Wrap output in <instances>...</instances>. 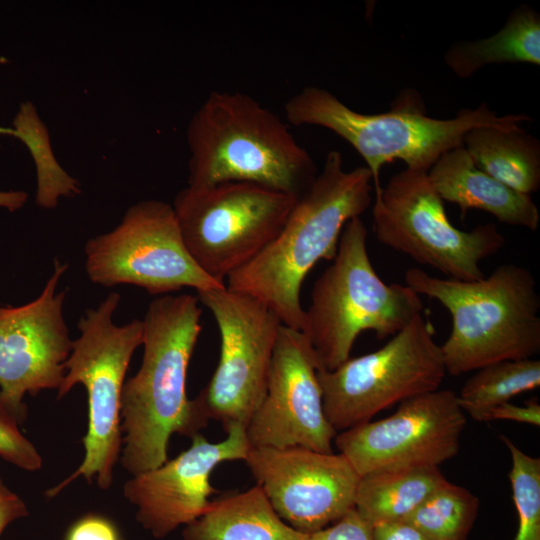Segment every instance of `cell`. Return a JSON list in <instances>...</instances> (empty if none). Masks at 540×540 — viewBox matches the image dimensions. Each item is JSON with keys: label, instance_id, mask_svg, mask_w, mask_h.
I'll return each mask as SVG.
<instances>
[{"label": "cell", "instance_id": "32", "mask_svg": "<svg viewBox=\"0 0 540 540\" xmlns=\"http://www.w3.org/2000/svg\"><path fill=\"white\" fill-rule=\"evenodd\" d=\"M374 540H430L404 522L379 524L373 527Z\"/></svg>", "mask_w": 540, "mask_h": 540}, {"label": "cell", "instance_id": "21", "mask_svg": "<svg viewBox=\"0 0 540 540\" xmlns=\"http://www.w3.org/2000/svg\"><path fill=\"white\" fill-rule=\"evenodd\" d=\"M444 60L459 78H469L490 64L540 65V14L522 4L508 16L494 35L475 41L454 43Z\"/></svg>", "mask_w": 540, "mask_h": 540}, {"label": "cell", "instance_id": "8", "mask_svg": "<svg viewBox=\"0 0 540 540\" xmlns=\"http://www.w3.org/2000/svg\"><path fill=\"white\" fill-rule=\"evenodd\" d=\"M298 197L249 182L190 186L173 209L190 256L220 283L279 234Z\"/></svg>", "mask_w": 540, "mask_h": 540}, {"label": "cell", "instance_id": "5", "mask_svg": "<svg viewBox=\"0 0 540 540\" xmlns=\"http://www.w3.org/2000/svg\"><path fill=\"white\" fill-rule=\"evenodd\" d=\"M405 282L418 295L437 300L451 315L450 335L440 345L446 374L460 376L539 353L540 296L528 268L503 264L488 277L472 281L410 268Z\"/></svg>", "mask_w": 540, "mask_h": 540}, {"label": "cell", "instance_id": "7", "mask_svg": "<svg viewBox=\"0 0 540 540\" xmlns=\"http://www.w3.org/2000/svg\"><path fill=\"white\" fill-rule=\"evenodd\" d=\"M120 295L111 292L96 308L88 309L77 327L80 336L73 340L65 363V375L57 390L61 399L76 384L88 395V429L83 437L84 459L59 485L46 491L54 497L79 476L89 483L96 478L99 488H110L113 471L122 450L121 396L131 358L142 345L143 323L134 319L117 325L113 314Z\"/></svg>", "mask_w": 540, "mask_h": 540}, {"label": "cell", "instance_id": "20", "mask_svg": "<svg viewBox=\"0 0 540 540\" xmlns=\"http://www.w3.org/2000/svg\"><path fill=\"white\" fill-rule=\"evenodd\" d=\"M462 146L475 166L509 188L529 195L540 187V142L521 127H476Z\"/></svg>", "mask_w": 540, "mask_h": 540}, {"label": "cell", "instance_id": "6", "mask_svg": "<svg viewBox=\"0 0 540 540\" xmlns=\"http://www.w3.org/2000/svg\"><path fill=\"white\" fill-rule=\"evenodd\" d=\"M424 306L409 286L385 283L367 250V229L360 217L341 233L332 263L315 281L301 332L319 370H333L350 358L357 337L373 331L378 339L394 336Z\"/></svg>", "mask_w": 540, "mask_h": 540}, {"label": "cell", "instance_id": "27", "mask_svg": "<svg viewBox=\"0 0 540 540\" xmlns=\"http://www.w3.org/2000/svg\"><path fill=\"white\" fill-rule=\"evenodd\" d=\"M18 425L17 419L0 401V457L25 471H37L42 467V458Z\"/></svg>", "mask_w": 540, "mask_h": 540}, {"label": "cell", "instance_id": "23", "mask_svg": "<svg viewBox=\"0 0 540 540\" xmlns=\"http://www.w3.org/2000/svg\"><path fill=\"white\" fill-rule=\"evenodd\" d=\"M13 136L28 149L36 168V203L45 209L57 206L61 197H75L81 187L58 163L53 153L48 129L33 103H21L12 126Z\"/></svg>", "mask_w": 540, "mask_h": 540}, {"label": "cell", "instance_id": "19", "mask_svg": "<svg viewBox=\"0 0 540 540\" xmlns=\"http://www.w3.org/2000/svg\"><path fill=\"white\" fill-rule=\"evenodd\" d=\"M276 513L262 489H250L211 501L183 530L184 540H307Z\"/></svg>", "mask_w": 540, "mask_h": 540}, {"label": "cell", "instance_id": "16", "mask_svg": "<svg viewBox=\"0 0 540 540\" xmlns=\"http://www.w3.org/2000/svg\"><path fill=\"white\" fill-rule=\"evenodd\" d=\"M318 370L305 335L282 325L265 397L246 426L250 447H303L333 452L337 433L324 414Z\"/></svg>", "mask_w": 540, "mask_h": 540}, {"label": "cell", "instance_id": "2", "mask_svg": "<svg viewBox=\"0 0 540 540\" xmlns=\"http://www.w3.org/2000/svg\"><path fill=\"white\" fill-rule=\"evenodd\" d=\"M367 167L345 170L339 151H330L322 170L297 198L275 239L248 264L226 279V287L264 303L282 325L301 331V288L322 259L332 261L343 228L372 201Z\"/></svg>", "mask_w": 540, "mask_h": 540}, {"label": "cell", "instance_id": "31", "mask_svg": "<svg viewBox=\"0 0 540 540\" xmlns=\"http://www.w3.org/2000/svg\"><path fill=\"white\" fill-rule=\"evenodd\" d=\"M27 515L25 502L0 478V536L9 524Z\"/></svg>", "mask_w": 540, "mask_h": 540}, {"label": "cell", "instance_id": "15", "mask_svg": "<svg viewBox=\"0 0 540 540\" xmlns=\"http://www.w3.org/2000/svg\"><path fill=\"white\" fill-rule=\"evenodd\" d=\"M244 461L276 513L299 532H317L354 508L360 476L340 453L251 447Z\"/></svg>", "mask_w": 540, "mask_h": 540}, {"label": "cell", "instance_id": "11", "mask_svg": "<svg viewBox=\"0 0 540 540\" xmlns=\"http://www.w3.org/2000/svg\"><path fill=\"white\" fill-rule=\"evenodd\" d=\"M85 269L98 285H135L151 295L185 287L198 291L226 286L203 272L185 247L171 204L145 200L128 208L111 231L90 238Z\"/></svg>", "mask_w": 540, "mask_h": 540}, {"label": "cell", "instance_id": "12", "mask_svg": "<svg viewBox=\"0 0 540 540\" xmlns=\"http://www.w3.org/2000/svg\"><path fill=\"white\" fill-rule=\"evenodd\" d=\"M216 321L220 356L205 388L194 398L204 416L227 431L247 426L267 389L272 356L282 326L258 299L226 286L197 292Z\"/></svg>", "mask_w": 540, "mask_h": 540}, {"label": "cell", "instance_id": "28", "mask_svg": "<svg viewBox=\"0 0 540 540\" xmlns=\"http://www.w3.org/2000/svg\"><path fill=\"white\" fill-rule=\"evenodd\" d=\"M307 540H374L373 526L352 508L332 525L308 534Z\"/></svg>", "mask_w": 540, "mask_h": 540}, {"label": "cell", "instance_id": "24", "mask_svg": "<svg viewBox=\"0 0 540 540\" xmlns=\"http://www.w3.org/2000/svg\"><path fill=\"white\" fill-rule=\"evenodd\" d=\"M479 508L475 494L446 480L401 522L430 540H467Z\"/></svg>", "mask_w": 540, "mask_h": 540}, {"label": "cell", "instance_id": "18", "mask_svg": "<svg viewBox=\"0 0 540 540\" xmlns=\"http://www.w3.org/2000/svg\"><path fill=\"white\" fill-rule=\"evenodd\" d=\"M427 176L442 200L459 206L462 218L469 209H480L502 223L538 229L540 214L531 197L478 169L463 146L444 153Z\"/></svg>", "mask_w": 540, "mask_h": 540}, {"label": "cell", "instance_id": "10", "mask_svg": "<svg viewBox=\"0 0 540 540\" xmlns=\"http://www.w3.org/2000/svg\"><path fill=\"white\" fill-rule=\"evenodd\" d=\"M377 240L445 278L472 281L484 277L480 263L505 245L495 224L470 231L453 226L427 172L404 169L375 192L372 208Z\"/></svg>", "mask_w": 540, "mask_h": 540}, {"label": "cell", "instance_id": "25", "mask_svg": "<svg viewBox=\"0 0 540 540\" xmlns=\"http://www.w3.org/2000/svg\"><path fill=\"white\" fill-rule=\"evenodd\" d=\"M540 386V361L504 360L486 365L463 385L458 402L470 414L510 400Z\"/></svg>", "mask_w": 540, "mask_h": 540}, {"label": "cell", "instance_id": "9", "mask_svg": "<svg viewBox=\"0 0 540 540\" xmlns=\"http://www.w3.org/2000/svg\"><path fill=\"white\" fill-rule=\"evenodd\" d=\"M434 336L433 324L421 313L376 351L318 370L324 414L334 431L439 389L446 371Z\"/></svg>", "mask_w": 540, "mask_h": 540}, {"label": "cell", "instance_id": "1", "mask_svg": "<svg viewBox=\"0 0 540 540\" xmlns=\"http://www.w3.org/2000/svg\"><path fill=\"white\" fill-rule=\"evenodd\" d=\"M197 296L163 295L148 306L143 323V358L125 381L121 396L120 462L132 476L167 459L172 434L193 437L209 421L186 395L187 369L201 332Z\"/></svg>", "mask_w": 540, "mask_h": 540}, {"label": "cell", "instance_id": "14", "mask_svg": "<svg viewBox=\"0 0 540 540\" xmlns=\"http://www.w3.org/2000/svg\"><path fill=\"white\" fill-rule=\"evenodd\" d=\"M68 265L57 259L41 294L19 306H0V401L22 424L26 393L60 387L73 340L63 315L66 290L56 293Z\"/></svg>", "mask_w": 540, "mask_h": 540}, {"label": "cell", "instance_id": "17", "mask_svg": "<svg viewBox=\"0 0 540 540\" xmlns=\"http://www.w3.org/2000/svg\"><path fill=\"white\" fill-rule=\"evenodd\" d=\"M219 442L196 434L191 446L172 460L132 476L123 487L124 497L137 508V521L155 538H164L181 525L199 518L215 489L212 471L225 461L245 459L250 444L246 427L236 424Z\"/></svg>", "mask_w": 540, "mask_h": 540}, {"label": "cell", "instance_id": "3", "mask_svg": "<svg viewBox=\"0 0 540 540\" xmlns=\"http://www.w3.org/2000/svg\"><path fill=\"white\" fill-rule=\"evenodd\" d=\"M188 185L249 182L299 197L317 169L288 125L253 97L211 92L187 127Z\"/></svg>", "mask_w": 540, "mask_h": 540}, {"label": "cell", "instance_id": "13", "mask_svg": "<svg viewBox=\"0 0 540 540\" xmlns=\"http://www.w3.org/2000/svg\"><path fill=\"white\" fill-rule=\"evenodd\" d=\"M466 422L456 393L439 388L401 402L388 417L337 433L333 442L360 477L439 467L458 454Z\"/></svg>", "mask_w": 540, "mask_h": 540}, {"label": "cell", "instance_id": "29", "mask_svg": "<svg viewBox=\"0 0 540 540\" xmlns=\"http://www.w3.org/2000/svg\"><path fill=\"white\" fill-rule=\"evenodd\" d=\"M468 415L478 422L506 420L540 426V405L536 399L524 405L505 402Z\"/></svg>", "mask_w": 540, "mask_h": 540}, {"label": "cell", "instance_id": "4", "mask_svg": "<svg viewBox=\"0 0 540 540\" xmlns=\"http://www.w3.org/2000/svg\"><path fill=\"white\" fill-rule=\"evenodd\" d=\"M284 112L294 126H320L347 141L364 159L375 192L381 188V167L391 161L402 160L408 169L428 172L444 153L462 146L464 135L473 128L517 129L531 121L526 114L499 116L487 103L462 109L450 119L431 118L414 90L402 91L387 112L364 114L316 86L288 99Z\"/></svg>", "mask_w": 540, "mask_h": 540}, {"label": "cell", "instance_id": "26", "mask_svg": "<svg viewBox=\"0 0 540 540\" xmlns=\"http://www.w3.org/2000/svg\"><path fill=\"white\" fill-rule=\"evenodd\" d=\"M500 439L511 457L509 481L518 520L512 540H540V458L526 454L505 435Z\"/></svg>", "mask_w": 540, "mask_h": 540}, {"label": "cell", "instance_id": "33", "mask_svg": "<svg viewBox=\"0 0 540 540\" xmlns=\"http://www.w3.org/2000/svg\"><path fill=\"white\" fill-rule=\"evenodd\" d=\"M27 197L23 191H0V207L10 211L17 210L24 205Z\"/></svg>", "mask_w": 540, "mask_h": 540}, {"label": "cell", "instance_id": "34", "mask_svg": "<svg viewBox=\"0 0 540 540\" xmlns=\"http://www.w3.org/2000/svg\"><path fill=\"white\" fill-rule=\"evenodd\" d=\"M9 135V136H13V129L10 127V128H6V127H1L0 126V135Z\"/></svg>", "mask_w": 540, "mask_h": 540}, {"label": "cell", "instance_id": "30", "mask_svg": "<svg viewBox=\"0 0 540 540\" xmlns=\"http://www.w3.org/2000/svg\"><path fill=\"white\" fill-rule=\"evenodd\" d=\"M66 540H122L114 524L98 515L79 519L68 531Z\"/></svg>", "mask_w": 540, "mask_h": 540}, {"label": "cell", "instance_id": "22", "mask_svg": "<svg viewBox=\"0 0 540 540\" xmlns=\"http://www.w3.org/2000/svg\"><path fill=\"white\" fill-rule=\"evenodd\" d=\"M446 480L439 467L370 473L360 477L354 508L373 527L401 522Z\"/></svg>", "mask_w": 540, "mask_h": 540}]
</instances>
